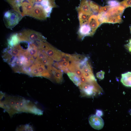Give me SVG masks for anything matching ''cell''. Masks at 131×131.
Instances as JSON below:
<instances>
[{"label": "cell", "mask_w": 131, "mask_h": 131, "mask_svg": "<svg viewBox=\"0 0 131 131\" xmlns=\"http://www.w3.org/2000/svg\"><path fill=\"white\" fill-rule=\"evenodd\" d=\"M83 74L88 81L96 80L93 73H83Z\"/></svg>", "instance_id": "obj_27"}, {"label": "cell", "mask_w": 131, "mask_h": 131, "mask_svg": "<svg viewBox=\"0 0 131 131\" xmlns=\"http://www.w3.org/2000/svg\"><path fill=\"white\" fill-rule=\"evenodd\" d=\"M78 13L80 26L88 23L89 18L91 15L81 12Z\"/></svg>", "instance_id": "obj_20"}, {"label": "cell", "mask_w": 131, "mask_h": 131, "mask_svg": "<svg viewBox=\"0 0 131 131\" xmlns=\"http://www.w3.org/2000/svg\"><path fill=\"white\" fill-rule=\"evenodd\" d=\"M122 21L120 15H119L108 17L106 23H120L122 22Z\"/></svg>", "instance_id": "obj_23"}, {"label": "cell", "mask_w": 131, "mask_h": 131, "mask_svg": "<svg viewBox=\"0 0 131 131\" xmlns=\"http://www.w3.org/2000/svg\"><path fill=\"white\" fill-rule=\"evenodd\" d=\"M130 52H131V51Z\"/></svg>", "instance_id": "obj_39"}, {"label": "cell", "mask_w": 131, "mask_h": 131, "mask_svg": "<svg viewBox=\"0 0 131 131\" xmlns=\"http://www.w3.org/2000/svg\"><path fill=\"white\" fill-rule=\"evenodd\" d=\"M88 24L90 27L92 33L93 34L100 24L98 19L97 16L95 15H92L90 16Z\"/></svg>", "instance_id": "obj_13"}, {"label": "cell", "mask_w": 131, "mask_h": 131, "mask_svg": "<svg viewBox=\"0 0 131 131\" xmlns=\"http://www.w3.org/2000/svg\"><path fill=\"white\" fill-rule=\"evenodd\" d=\"M34 63H39L47 66H52L54 64V60L50 57L39 61H35Z\"/></svg>", "instance_id": "obj_24"}, {"label": "cell", "mask_w": 131, "mask_h": 131, "mask_svg": "<svg viewBox=\"0 0 131 131\" xmlns=\"http://www.w3.org/2000/svg\"><path fill=\"white\" fill-rule=\"evenodd\" d=\"M40 48L49 57L55 61H61L62 52L46 41H40Z\"/></svg>", "instance_id": "obj_4"}, {"label": "cell", "mask_w": 131, "mask_h": 131, "mask_svg": "<svg viewBox=\"0 0 131 131\" xmlns=\"http://www.w3.org/2000/svg\"><path fill=\"white\" fill-rule=\"evenodd\" d=\"M21 41L32 42L36 41H45V38L40 32L30 29H26L18 33Z\"/></svg>", "instance_id": "obj_2"}, {"label": "cell", "mask_w": 131, "mask_h": 131, "mask_svg": "<svg viewBox=\"0 0 131 131\" xmlns=\"http://www.w3.org/2000/svg\"><path fill=\"white\" fill-rule=\"evenodd\" d=\"M23 17L19 12L13 9H11L5 12L3 19L6 27L11 29L16 25Z\"/></svg>", "instance_id": "obj_3"}, {"label": "cell", "mask_w": 131, "mask_h": 131, "mask_svg": "<svg viewBox=\"0 0 131 131\" xmlns=\"http://www.w3.org/2000/svg\"><path fill=\"white\" fill-rule=\"evenodd\" d=\"M33 6L28 1H24L22 4L20 14L23 16H30Z\"/></svg>", "instance_id": "obj_12"}, {"label": "cell", "mask_w": 131, "mask_h": 131, "mask_svg": "<svg viewBox=\"0 0 131 131\" xmlns=\"http://www.w3.org/2000/svg\"><path fill=\"white\" fill-rule=\"evenodd\" d=\"M107 3L111 7H116L120 4V3L116 0H109L107 2Z\"/></svg>", "instance_id": "obj_29"}, {"label": "cell", "mask_w": 131, "mask_h": 131, "mask_svg": "<svg viewBox=\"0 0 131 131\" xmlns=\"http://www.w3.org/2000/svg\"><path fill=\"white\" fill-rule=\"evenodd\" d=\"M78 12H81L88 15H93V12L90 7L88 0H80V4L76 8Z\"/></svg>", "instance_id": "obj_8"}, {"label": "cell", "mask_w": 131, "mask_h": 131, "mask_svg": "<svg viewBox=\"0 0 131 131\" xmlns=\"http://www.w3.org/2000/svg\"><path fill=\"white\" fill-rule=\"evenodd\" d=\"M69 62V61H60L54 63L53 65L56 68H58L64 72L67 73L70 72L68 69L70 64Z\"/></svg>", "instance_id": "obj_16"}, {"label": "cell", "mask_w": 131, "mask_h": 131, "mask_svg": "<svg viewBox=\"0 0 131 131\" xmlns=\"http://www.w3.org/2000/svg\"><path fill=\"white\" fill-rule=\"evenodd\" d=\"M67 74L70 79L76 86H79L81 84V82L80 77L74 73L69 72Z\"/></svg>", "instance_id": "obj_21"}, {"label": "cell", "mask_w": 131, "mask_h": 131, "mask_svg": "<svg viewBox=\"0 0 131 131\" xmlns=\"http://www.w3.org/2000/svg\"><path fill=\"white\" fill-rule=\"evenodd\" d=\"M25 0H5L12 8L13 9L20 14L21 8Z\"/></svg>", "instance_id": "obj_15"}, {"label": "cell", "mask_w": 131, "mask_h": 131, "mask_svg": "<svg viewBox=\"0 0 131 131\" xmlns=\"http://www.w3.org/2000/svg\"><path fill=\"white\" fill-rule=\"evenodd\" d=\"M120 4L127 8L129 7H131V0H124L120 2Z\"/></svg>", "instance_id": "obj_31"}, {"label": "cell", "mask_w": 131, "mask_h": 131, "mask_svg": "<svg viewBox=\"0 0 131 131\" xmlns=\"http://www.w3.org/2000/svg\"><path fill=\"white\" fill-rule=\"evenodd\" d=\"M98 19L100 24L106 22L108 16L106 13H99L97 16Z\"/></svg>", "instance_id": "obj_26"}, {"label": "cell", "mask_w": 131, "mask_h": 131, "mask_svg": "<svg viewBox=\"0 0 131 131\" xmlns=\"http://www.w3.org/2000/svg\"><path fill=\"white\" fill-rule=\"evenodd\" d=\"M105 72L103 71H101L97 73L96 74V77L100 80H102L104 77Z\"/></svg>", "instance_id": "obj_33"}, {"label": "cell", "mask_w": 131, "mask_h": 131, "mask_svg": "<svg viewBox=\"0 0 131 131\" xmlns=\"http://www.w3.org/2000/svg\"><path fill=\"white\" fill-rule=\"evenodd\" d=\"M8 47L12 48L19 44L21 42L18 33L11 34L7 40Z\"/></svg>", "instance_id": "obj_14"}, {"label": "cell", "mask_w": 131, "mask_h": 131, "mask_svg": "<svg viewBox=\"0 0 131 131\" xmlns=\"http://www.w3.org/2000/svg\"><path fill=\"white\" fill-rule=\"evenodd\" d=\"M120 81L124 86L131 87V72H128L122 74Z\"/></svg>", "instance_id": "obj_17"}, {"label": "cell", "mask_w": 131, "mask_h": 131, "mask_svg": "<svg viewBox=\"0 0 131 131\" xmlns=\"http://www.w3.org/2000/svg\"><path fill=\"white\" fill-rule=\"evenodd\" d=\"M38 67L40 72L41 76L50 79L51 76L49 71L46 69L45 66L39 63H34Z\"/></svg>", "instance_id": "obj_18"}, {"label": "cell", "mask_w": 131, "mask_h": 131, "mask_svg": "<svg viewBox=\"0 0 131 131\" xmlns=\"http://www.w3.org/2000/svg\"><path fill=\"white\" fill-rule=\"evenodd\" d=\"M81 97L93 98L102 93L103 90L96 80L81 83L79 86Z\"/></svg>", "instance_id": "obj_1"}, {"label": "cell", "mask_w": 131, "mask_h": 131, "mask_svg": "<svg viewBox=\"0 0 131 131\" xmlns=\"http://www.w3.org/2000/svg\"><path fill=\"white\" fill-rule=\"evenodd\" d=\"M96 115L100 117L102 116L103 115V111L101 110L97 109Z\"/></svg>", "instance_id": "obj_35"}, {"label": "cell", "mask_w": 131, "mask_h": 131, "mask_svg": "<svg viewBox=\"0 0 131 131\" xmlns=\"http://www.w3.org/2000/svg\"><path fill=\"white\" fill-rule=\"evenodd\" d=\"M33 42L29 43L28 51L30 55L34 58H36L38 53V46L36 42V44Z\"/></svg>", "instance_id": "obj_19"}, {"label": "cell", "mask_w": 131, "mask_h": 131, "mask_svg": "<svg viewBox=\"0 0 131 131\" xmlns=\"http://www.w3.org/2000/svg\"><path fill=\"white\" fill-rule=\"evenodd\" d=\"M47 69L57 82L61 83L63 82V72L61 70L58 69L52 66H47Z\"/></svg>", "instance_id": "obj_7"}, {"label": "cell", "mask_w": 131, "mask_h": 131, "mask_svg": "<svg viewBox=\"0 0 131 131\" xmlns=\"http://www.w3.org/2000/svg\"><path fill=\"white\" fill-rule=\"evenodd\" d=\"M130 115H131V113L130 114Z\"/></svg>", "instance_id": "obj_38"}, {"label": "cell", "mask_w": 131, "mask_h": 131, "mask_svg": "<svg viewBox=\"0 0 131 131\" xmlns=\"http://www.w3.org/2000/svg\"><path fill=\"white\" fill-rule=\"evenodd\" d=\"M89 121L90 125L95 129H101L104 126L103 120L100 117L96 115H91L89 118Z\"/></svg>", "instance_id": "obj_6"}, {"label": "cell", "mask_w": 131, "mask_h": 131, "mask_svg": "<svg viewBox=\"0 0 131 131\" xmlns=\"http://www.w3.org/2000/svg\"><path fill=\"white\" fill-rule=\"evenodd\" d=\"M111 7L109 5L104 7H101L100 8L99 13H105L107 12L109 9Z\"/></svg>", "instance_id": "obj_32"}, {"label": "cell", "mask_w": 131, "mask_h": 131, "mask_svg": "<svg viewBox=\"0 0 131 131\" xmlns=\"http://www.w3.org/2000/svg\"><path fill=\"white\" fill-rule=\"evenodd\" d=\"M130 30L131 33V26L130 27Z\"/></svg>", "instance_id": "obj_37"}, {"label": "cell", "mask_w": 131, "mask_h": 131, "mask_svg": "<svg viewBox=\"0 0 131 131\" xmlns=\"http://www.w3.org/2000/svg\"><path fill=\"white\" fill-rule=\"evenodd\" d=\"M30 76H41V74L36 65L34 64L30 68Z\"/></svg>", "instance_id": "obj_22"}, {"label": "cell", "mask_w": 131, "mask_h": 131, "mask_svg": "<svg viewBox=\"0 0 131 131\" xmlns=\"http://www.w3.org/2000/svg\"><path fill=\"white\" fill-rule=\"evenodd\" d=\"M81 83H84L87 82L88 81L84 77L83 74L80 77Z\"/></svg>", "instance_id": "obj_36"}, {"label": "cell", "mask_w": 131, "mask_h": 131, "mask_svg": "<svg viewBox=\"0 0 131 131\" xmlns=\"http://www.w3.org/2000/svg\"><path fill=\"white\" fill-rule=\"evenodd\" d=\"M55 0H42L40 4L44 8L49 17L51 12L52 8L57 7Z\"/></svg>", "instance_id": "obj_10"}, {"label": "cell", "mask_w": 131, "mask_h": 131, "mask_svg": "<svg viewBox=\"0 0 131 131\" xmlns=\"http://www.w3.org/2000/svg\"><path fill=\"white\" fill-rule=\"evenodd\" d=\"M89 3L90 8L93 12L96 13L99 12L100 8L98 4L90 0H89Z\"/></svg>", "instance_id": "obj_25"}, {"label": "cell", "mask_w": 131, "mask_h": 131, "mask_svg": "<svg viewBox=\"0 0 131 131\" xmlns=\"http://www.w3.org/2000/svg\"><path fill=\"white\" fill-rule=\"evenodd\" d=\"M82 71L83 74L88 73H93L92 67L89 62L84 67Z\"/></svg>", "instance_id": "obj_28"}, {"label": "cell", "mask_w": 131, "mask_h": 131, "mask_svg": "<svg viewBox=\"0 0 131 131\" xmlns=\"http://www.w3.org/2000/svg\"><path fill=\"white\" fill-rule=\"evenodd\" d=\"M78 33L79 38L82 40L86 36H91L93 35L90 27L88 23L80 26Z\"/></svg>", "instance_id": "obj_9"}, {"label": "cell", "mask_w": 131, "mask_h": 131, "mask_svg": "<svg viewBox=\"0 0 131 131\" xmlns=\"http://www.w3.org/2000/svg\"><path fill=\"white\" fill-rule=\"evenodd\" d=\"M125 46L129 52L131 51V39L129 40L128 43L125 45Z\"/></svg>", "instance_id": "obj_34"}, {"label": "cell", "mask_w": 131, "mask_h": 131, "mask_svg": "<svg viewBox=\"0 0 131 131\" xmlns=\"http://www.w3.org/2000/svg\"><path fill=\"white\" fill-rule=\"evenodd\" d=\"M125 8L123 6L120 4L118 6L111 7L106 14L108 17L120 15L123 13Z\"/></svg>", "instance_id": "obj_11"}, {"label": "cell", "mask_w": 131, "mask_h": 131, "mask_svg": "<svg viewBox=\"0 0 131 131\" xmlns=\"http://www.w3.org/2000/svg\"><path fill=\"white\" fill-rule=\"evenodd\" d=\"M71 55L62 52L61 61L70 62Z\"/></svg>", "instance_id": "obj_30"}, {"label": "cell", "mask_w": 131, "mask_h": 131, "mask_svg": "<svg viewBox=\"0 0 131 131\" xmlns=\"http://www.w3.org/2000/svg\"><path fill=\"white\" fill-rule=\"evenodd\" d=\"M30 17L40 20H45L48 16L43 7L39 3L33 6Z\"/></svg>", "instance_id": "obj_5"}]
</instances>
